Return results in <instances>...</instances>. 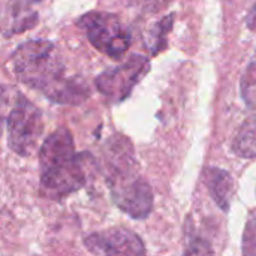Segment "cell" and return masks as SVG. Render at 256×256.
I'll use <instances>...</instances> for the list:
<instances>
[{"mask_svg": "<svg viewBox=\"0 0 256 256\" xmlns=\"http://www.w3.org/2000/svg\"><path fill=\"white\" fill-rule=\"evenodd\" d=\"M10 69L22 84L40 92L54 104L80 105L90 88L80 78L68 76L60 51L45 39H30L10 56Z\"/></svg>", "mask_w": 256, "mask_h": 256, "instance_id": "obj_1", "label": "cell"}, {"mask_svg": "<svg viewBox=\"0 0 256 256\" xmlns=\"http://www.w3.org/2000/svg\"><path fill=\"white\" fill-rule=\"evenodd\" d=\"M0 123L8 128V146L18 156H32L44 132L40 110L21 92H15L9 104L0 112Z\"/></svg>", "mask_w": 256, "mask_h": 256, "instance_id": "obj_2", "label": "cell"}, {"mask_svg": "<svg viewBox=\"0 0 256 256\" xmlns=\"http://www.w3.org/2000/svg\"><path fill=\"white\" fill-rule=\"evenodd\" d=\"M78 27L82 28L88 42L102 54L118 60L130 46L132 36L114 14L93 10L84 14L78 20Z\"/></svg>", "mask_w": 256, "mask_h": 256, "instance_id": "obj_3", "label": "cell"}, {"mask_svg": "<svg viewBox=\"0 0 256 256\" xmlns=\"http://www.w3.org/2000/svg\"><path fill=\"white\" fill-rule=\"evenodd\" d=\"M94 159L88 153H80L68 160L52 165L40 171V194L54 201L64 200L66 196L80 190L88 178V166Z\"/></svg>", "mask_w": 256, "mask_h": 256, "instance_id": "obj_4", "label": "cell"}, {"mask_svg": "<svg viewBox=\"0 0 256 256\" xmlns=\"http://www.w3.org/2000/svg\"><path fill=\"white\" fill-rule=\"evenodd\" d=\"M148 70L150 62L147 57L138 54L130 56L120 66L102 72L96 78V88L108 102H123Z\"/></svg>", "mask_w": 256, "mask_h": 256, "instance_id": "obj_5", "label": "cell"}, {"mask_svg": "<svg viewBox=\"0 0 256 256\" xmlns=\"http://www.w3.org/2000/svg\"><path fill=\"white\" fill-rule=\"evenodd\" d=\"M111 200L129 218L142 220L147 219L153 208L152 186L136 172H130L108 182Z\"/></svg>", "mask_w": 256, "mask_h": 256, "instance_id": "obj_6", "label": "cell"}, {"mask_svg": "<svg viewBox=\"0 0 256 256\" xmlns=\"http://www.w3.org/2000/svg\"><path fill=\"white\" fill-rule=\"evenodd\" d=\"M84 246L90 254L108 256L146 255L142 240L126 228H110L93 232L84 238Z\"/></svg>", "mask_w": 256, "mask_h": 256, "instance_id": "obj_7", "label": "cell"}, {"mask_svg": "<svg viewBox=\"0 0 256 256\" xmlns=\"http://www.w3.org/2000/svg\"><path fill=\"white\" fill-rule=\"evenodd\" d=\"M102 171L106 182L138 171L135 150L129 138L124 135H112L106 141L102 150Z\"/></svg>", "mask_w": 256, "mask_h": 256, "instance_id": "obj_8", "label": "cell"}, {"mask_svg": "<svg viewBox=\"0 0 256 256\" xmlns=\"http://www.w3.org/2000/svg\"><path fill=\"white\" fill-rule=\"evenodd\" d=\"M75 156V144L74 136L66 128H60L54 130L40 146L39 148V165L40 171L46 170L52 165H57L63 160Z\"/></svg>", "mask_w": 256, "mask_h": 256, "instance_id": "obj_9", "label": "cell"}, {"mask_svg": "<svg viewBox=\"0 0 256 256\" xmlns=\"http://www.w3.org/2000/svg\"><path fill=\"white\" fill-rule=\"evenodd\" d=\"M204 180L208 188V192L214 202L224 212H228L231 207V200L234 195L236 183L230 172L219 170V168H206Z\"/></svg>", "mask_w": 256, "mask_h": 256, "instance_id": "obj_10", "label": "cell"}, {"mask_svg": "<svg viewBox=\"0 0 256 256\" xmlns=\"http://www.w3.org/2000/svg\"><path fill=\"white\" fill-rule=\"evenodd\" d=\"M40 0H12L10 2V12H12V22L9 24L6 34H16L32 28L38 22V14L33 12L30 8Z\"/></svg>", "mask_w": 256, "mask_h": 256, "instance_id": "obj_11", "label": "cell"}, {"mask_svg": "<svg viewBox=\"0 0 256 256\" xmlns=\"http://www.w3.org/2000/svg\"><path fill=\"white\" fill-rule=\"evenodd\" d=\"M232 152L243 159L256 158V116H252L240 126L234 142Z\"/></svg>", "mask_w": 256, "mask_h": 256, "instance_id": "obj_12", "label": "cell"}, {"mask_svg": "<svg viewBox=\"0 0 256 256\" xmlns=\"http://www.w3.org/2000/svg\"><path fill=\"white\" fill-rule=\"evenodd\" d=\"M172 21H174V15H166L165 18H162L160 21H158V22L152 27V30L148 32V36H147V46H148V50H150L153 54H158L160 50L165 48L166 34H168L170 30H171Z\"/></svg>", "mask_w": 256, "mask_h": 256, "instance_id": "obj_13", "label": "cell"}, {"mask_svg": "<svg viewBox=\"0 0 256 256\" xmlns=\"http://www.w3.org/2000/svg\"><path fill=\"white\" fill-rule=\"evenodd\" d=\"M240 92L244 104L249 108H256V52L254 54L250 63L248 64L242 82H240Z\"/></svg>", "mask_w": 256, "mask_h": 256, "instance_id": "obj_14", "label": "cell"}, {"mask_svg": "<svg viewBox=\"0 0 256 256\" xmlns=\"http://www.w3.org/2000/svg\"><path fill=\"white\" fill-rule=\"evenodd\" d=\"M243 254L248 256L256 255V219L248 222L243 234Z\"/></svg>", "mask_w": 256, "mask_h": 256, "instance_id": "obj_15", "label": "cell"}, {"mask_svg": "<svg viewBox=\"0 0 256 256\" xmlns=\"http://www.w3.org/2000/svg\"><path fill=\"white\" fill-rule=\"evenodd\" d=\"M171 0H129V4L135 9L146 12V14H154L162 9H165Z\"/></svg>", "mask_w": 256, "mask_h": 256, "instance_id": "obj_16", "label": "cell"}, {"mask_svg": "<svg viewBox=\"0 0 256 256\" xmlns=\"http://www.w3.org/2000/svg\"><path fill=\"white\" fill-rule=\"evenodd\" d=\"M184 254H188V255L213 254V249L210 248V244H207V243H206V242H202L201 238H195V240H190L189 248L184 250Z\"/></svg>", "mask_w": 256, "mask_h": 256, "instance_id": "obj_17", "label": "cell"}, {"mask_svg": "<svg viewBox=\"0 0 256 256\" xmlns=\"http://www.w3.org/2000/svg\"><path fill=\"white\" fill-rule=\"evenodd\" d=\"M246 26H248L252 32H256V2L255 4L252 6V9L249 10L248 16H246Z\"/></svg>", "mask_w": 256, "mask_h": 256, "instance_id": "obj_18", "label": "cell"}]
</instances>
